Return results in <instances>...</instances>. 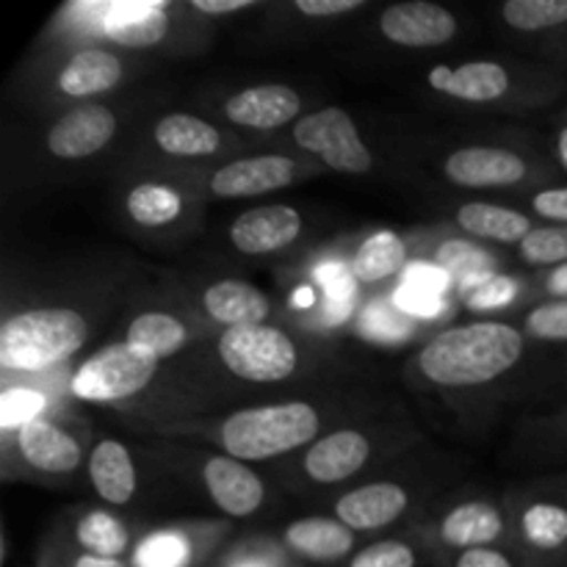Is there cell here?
Wrapping results in <instances>:
<instances>
[{
  "label": "cell",
  "mask_w": 567,
  "mask_h": 567,
  "mask_svg": "<svg viewBox=\"0 0 567 567\" xmlns=\"http://www.w3.org/2000/svg\"><path fill=\"white\" fill-rule=\"evenodd\" d=\"M89 324L72 308H37L17 313L0 327V365L42 371L61 363L86 343Z\"/></svg>",
  "instance_id": "cell-2"
},
{
  "label": "cell",
  "mask_w": 567,
  "mask_h": 567,
  "mask_svg": "<svg viewBox=\"0 0 567 567\" xmlns=\"http://www.w3.org/2000/svg\"><path fill=\"white\" fill-rule=\"evenodd\" d=\"M441 291H446V271L441 266L421 264L408 275L402 291V305L415 313H435L441 302Z\"/></svg>",
  "instance_id": "cell-33"
},
{
  "label": "cell",
  "mask_w": 567,
  "mask_h": 567,
  "mask_svg": "<svg viewBox=\"0 0 567 567\" xmlns=\"http://www.w3.org/2000/svg\"><path fill=\"white\" fill-rule=\"evenodd\" d=\"M219 358L238 380L247 382H280L297 371L299 354L297 343L288 338V332L269 324L233 327L221 332Z\"/></svg>",
  "instance_id": "cell-4"
},
{
  "label": "cell",
  "mask_w": 567,
  "mask_h": 567,
  "mask_svg": "<svg viewBox=\"0 0 567 567\" xmlns=\"http://www.w3.org/2000/svg\"><path fill=\"white\" fill-rule=\"evenodd\" d=\"M349 567H415V551L408 543L380 540L354 554Z\"/></svg>",
  "instance_id": "cell-38"
},
{
  "label": "cell",
  "mask_w": 567,
  "mask_h": 567,
  "mask_svg": "<svg viewBox=\"0 0 567 567\" xmlns=\"http://www.w3.org/2000/svg\"><path fill=\"white\" fill-rule=\"evenodd\" d=\"M166 3H116L105 11V33L125 48H155L169 33Z\"/></svg>",
  "instance_id": "cell-20"
},
{
  "label": "cell",
  "mask_w": 567,
  "mask_h": 567,
  "mask_svg": "<svg viewBox=\"0 0 567 567\" xmlns=\"http://www.w3.org/2000/svg\"><path fill=\"white\" fill-rule=\"evenodd\" d=\"M255 0H192V9L199 14L221 17V14H236V11L252 9Z\"/></svg>",
  "instance_id": "cell-43"
},
{
  "label": "cell",
  "mask_w": 567,
  "mask_h": 567,
  "mask_svg": "<svg viewBox=\"0 0 567 567\" xmlns=\"http://www.w3.org/2000/svg\"><path fill=\"white\" fill-rule=\"evenodd\" d=\"M524 354V336L502 321L452 327L421 349L424 377L443 388L487 385Z\"/></svg>",
  "instance_id": "cell-1"
},
{
  "label": "cell",
  "mask_w": 567,
  "mask_h": 567,
  "mask_svg": "<svg viewBox=\"0 0 567 567\" xmlns=\"http://www.w3.org/2000/svg\"><path fill=\"white\" fill-rule=\"evenodd\" d=\"M72 567H127L122 559H105V557H92V554H83L78 557V563Z\"/></svg>",
  "instance_id": "cell-45"
},
{
  "label": "cell",
  "mask_w": 567,
  "mask_h": 567,
  "mask_svg": "<svg viewBox=\"0 0 567 567\" xmlns=\"http://www.w3.org/2000/svg\"><path fill=\"white\" fill-rule=\"evenodd\" d=\"M17 449L28 465L44 471V474H70L83 460L75 437H70L64 430L44 419H37L17 430Z\"/></svg>",
  "instance_id": "cell-17"
},
{
  "label": "cell",
  "mask_w": 567,
  "mask_h": 567,
  "mask_svg": "<svg viewBox=\"0 0 567 567\" xmlns=\"http://www.w3.org/2000/svg\"><path fill=\"white\" fill-rule=\"evenodd\" d=\"M457 225L463 227L468 236L482 238V241L518 244V247L520 241L535 230V227H532V219L526 214L491 203L463 205V208L457 210Z\"/></svg>",
  "instance_id": "cell-24"
},
{
  "label": "cell",
  "mask_w": 567,
  "mask_h": 567,
  "mask_svg": "<svg viewBox=\"0 0 567 567\" xmlns=\"http://www.w3.org/2000/svg\"><path fill=\"white\" fill-rule=\"evenodd\" d=\"M437 266L446 275L457 277L463 286L468 282V288H476L480 282L491 280L496 258L485 247H480V244L465 241V238H452V241H446L437 249Z\"/></svg>",
  "instance_id": "cell-29"
},
{
  "label": "cell",
  "mask_w": 567,
  "mask_h": 567,
  "mask_svg": "<svg viewBox=\"0 0 567 567\" xmlns=\"http://www.w3.org/2000/svg\"><path fill=\"white\" fill-rule=\"evenodd\" d=\"M319 432V413L308 402L269 404L238 410L221 424L219 441L225 454L255 463L297 452Z\"/></svg>",
  "instance_id": "cell-3"
},
{
  "label": "cell",
  "mask_w": 567,
  "mask_h": 567,
  "mask_svg": "<svg viewBox=\"0 0 567 567\" xmlns=\"http://www.w3.org/2000/svg\"><path fill=\"white\" fill-rule=\"evenodd\" d=\"M532 208H535V214L543 216V219L563 221V225H567V186L546 188V192L535 194Z\"/></svg>",
  "instance_id": "cell-40"
},
{
  "label": "cell",
  "mask_w": 567,
  "mask_h": 567,
  "mask_svg": "<svg viewBox=\"0 0 567 567\" xmlns=\"http://www.w3.org/2000/svg\"><path fill=\"white\" fill-rule=\"evenodd\" d=\"M454 567H515L509 563L507 554L496 551V548H471L457 557Z\"/></svg>",
  "instance_id": "cell-42"
},
{
  "label": "cell",
  "mask_w": 567,
  "mask_h": 567,
  "mask_svg": "<svg viewBox=\"0 0 567 567\" xmlns=\"http://www.w3.org/2000/svg\"><path fill=\"white\" fill-rule=\"evenodd\" d=\"M515 291H518L515 280H509V277H502V275H493L491 280L480 282L476 288H471L468 297H465V302H468L471 310L504 308V305L513 302Z\"/></svg>",
  "instance_id": "cell-39"
},
{
  "label": "cell",
  "mask_w": 567,
  "mask_h": 567,
  "mask_svg": "<svg viewBox=\"0 0 567 567\" xmlns=\"http://www.w3.org/2000/svg\"><path fill=\"white\" fill-rule=\"evenodd\" d=\"M520 258L532 266H565L567 225L535 227V230L520 241Z\"/></svg>",
  "instance_id": "cell-35"
},
{
  "label": "cell",
  "mask_w": 567,
  "mask_h": 567,
  "mask_svg": "<svg viewBox=\"0 0 567 567\" xmlns=\"http://www.w3.org/2000/svg\"><path fill=\"white\" fill-rule=\"evenodd\" d=\"M302 111V97L286 83H264L233 94L225 103V116L233 125L252 131H275L293 122Z\"/></svg>",
  "instance_id": "cell-12"
},
{
  "label": "cell",
  "mask_w": 567,
  "mask_h": 567,
  "mask_svg": "<svg viewBox=\"0 0 567 567\" xmlns=\"http://www.w3.org/2000/svg\"><path fill=\"white\" fill-rule=\"evenodd\" d=\"M548 291L554 293L557 299H567V264L557 266L548 277Z\"/></svg>",
  "instance_id": "cell-44"
},
{
  "label": "cell",
  "mask_w": 567,
  "mask_h": 567,
  "mask_svg": "<svg viewBox=\"0 0 567 567\" xmlns=\"http://www.w3.org/2000/svg\"><path fill=\"white\" fill-rule=\"evenodd\" d=\"M502 14L515 31H548L567 22V0H509Z\"/></svg>",
  "instance_id": "cell-32"
},
{
  "label": "cell",
  "mask_w": 567,
  "mask_h": 567,
  "mask_svg": "<svg viewBox=\"0 0 567 567\" xmlns=\"http://www.w3.org/2000/svg\"><path fill=\"white\" fill-rule=\"evenodd\" d=\"M365 0H297L293 9L305 17H338L363 9Z\"/></svg>",
  "instance_id": "cell-41"
},
{
  "label": "cell",
  "mask_w": 567,
  "mask_h": 567,
  "mask_svg": "<svg viewBox=\"0 0 567 567\" xmlns=\"http://www.w3.org/2000/svg\"><path fill=\"white\" fill-rule=\"evenodd\" d=\"M186 336V324L177 316L158 313V310L136 316L127 327V343L153 360H166L181 352Z\"/></svg>",
  "instance_id": "cell-26"
},
{
  "label": "cell",
  "mask_w": 567,
  "mask_h": 567,
  "mask_svg": "<svg viewBox=\"0 0 567 567\" xmlns=\"http://www.w3.org/2000/svg\"><path fill=\"white\" fill-rule=\"evenodd\" d=\"M293 181V161L286 155H258L221 166L210 177V192L221 199L260 197L286 188Z\"/></svg>",
  "instance_id": "cell-13"
},
{
  "label": "cell",
  "mask_w": 567,
  "mask_h": 567,
  "mask_svg": "<svg viewBox=\"0 0 567 567\" xmlns=\"http://www.w3.org/2000/svg\"><path fill=\"white\" fill-rule=\"evenodd\" d=\"M380 31L399 48H441L457 37V17L437 3L410 0L382 11Z\"/></svg>",
  "instance_id": "cell-7"
},
{
  "label": "cell",
  "mask_w": 567,
  "mask_h": 567,
  "mask_svg": "<svg viewBox=\"0 0 567 567\" xmlns=\"http://www.w3.org/2000/svg\"><path fill=\"white\" fill-rule=\"evenodd\" d=\"M203 480L216 507L233 518H247V515L258 513L266 498L260 476L230 454L210 457L203 468Z\"/></svg>",
  "instance_id": "cell-11"
},
{
  "label": "cell",
  "mask_w": 567,
  "mask_h": 567,
  "mask_svg": "<svg viewBox=\"0 0 567 567\" xmlns=\"http://www.w3.org/2000/svg\"><path fill=\"white\" fill-rule=\"evenodd\" d=\"M293 142L319 155L330 169L347 175H365L374 166L371 150L360 138L358 125L343 109H321L302 116L293 127Z\"/></svg>",
  "instance_id": "cell-6"
},
{
  "label": "cell",
  "mask_w": 567,
  "mask_h": 567,
  "mask_svg": "<svg viewBox=\"0 0 567 567\" xmlns=\"http://www.w3.org/2000/svg\"><path fill=\"white\" fill-rule=\"evenodd\" d=\"M44 408L42 393L25 391V388H11L0 399V424L6 430H22L25 424L39 419Z\"/></svg>",
  "instance_id": "cell-36"
},
{
  "label": "cell",
  "mask_w": 567,
  "mask_h": 567,
  "mask_svg": "<svg viewBox=\"0 0 567 567\" xmlns=\"http://www.w3.org/2000/svg\"><path fill=\"white\" fill-rule=\"evenodd\" d=\"M408 264V244L393 233H377L369 241L360 244L352 260V275L358 282H382L399 275Z\"/></svg>",
  "instance_id": "cell-27"
},
{
  "label": "cell",
  "mask_w": 567,
  "mask_h": 567,
  "mask_svg": "<svg viewBox=\"0 0 567 567\" xmlns=\"http://www.w3.org/2000/svg\"><path fill=\"white\" fill-rule=\"evenodd\" d=\"M158 360L131 343H111L94 352L72 377V393L89 404H111L136 396L153 382Z\"/></svg>",
  "instance_id": "cell-5"
},
{
  "label": "cell",
  "mask_w": 567,
  "mask_h": 567,
  "mask_svg": "<svg viewBox=\"0 0 567 567\" xmlns=\"http://www.w3.org/2000/svg\"><path fill=\"white\" fill-rule=\"evenodd\" d=\"M203 305L210 319L225 324L227 330L233 327H252L266 324L271 313V302L264 291L244 280H219L205 288Z\"/></svg>",
  "instance_id": "cell-19"
},
{
  "label": "cell",
  "mask_w": 567,
  "mask_h": 567,
  "mask_svg": "<svg viewBox=\"0 0 567 567\" xmlns=\"http://www.w3.org/2000/svg\"><path fill=\"white\" fill-rule=\"evenodd\" d=\"M114 133V111L105 105H78L50 127L48 150L61 161H81L100 153Z\"/></svg>",
  "instance_id": "cell-9"
},
{
  "label": "cell",
  "mask_w": 567,
  "mask_h": 567,
  "mask_svg": "<svg viewBox=\"0 0 567 567\" xmlns=\"http://www.w3.org/2000/svg\"><path fill=\"white\" fill-rule=\"evenodd\" d=\"M155 144L177 158H208L221 147V133L192 114H169L155 125Z\"/></svg>",
  "instance_id": "cell-25"
},
{
  "label": "cell",
  "mask_w": 567,
  "mask_h": 567,
  "mask_svg": "<svg viewBox=\"0 0 567 567\" xmlns=\"http://www.w3.org/2000/svg\"><path fill=\"white\" fill-rule=\"evenodd\" d=\"M432 89L465 103H493L509 89V72L498 61H468V64H437L430 72Z\"/></svg>",
  "instance_id": "cell-16"
},
{
  "label": "cell",
  "mask_w": 567,
  "mask_h": 567,
  "mask_svg": "<svg viewBox=\"0 0 567 567\" xmlns=\"http://www.w3.org/2000/svg\"><path fill=\"white\" fill-rule=\"evenodd\" d=\"M408 509V491L396 482H371L338 498L336 518L352 532H377L399 520Z\"/></svg>",
  "instance_id": "cell-14"
},
{
  "label": "cell",
  "mask_w": 567,
  "mask_h": 567,
  "mask_svg": "<svg viewBox=\"0 0 567 567\" xmlns=\"http://www.w3.org/2000/svg\"><path fill=\"white\" fill-rule=\"evenodd\" d=\"M78 543L92 557L120 559L127 551V546H131V535H127L125 524L114 518V515L89 513L78 524Z\"/></svg>",
  "instance_id": "cell-31"
},
{
  "label": "cell",
  "mask_w": 567,
  "mask_h": 567,
  "mask_svg": "<svg viewBox=\"0 0 567 567\" xmlns=\"http://www.w3.org/2000/svg\"><path fill=\"white\" fill-rule=\"evenodd\" d=\"M526 332L537 341H567V299L537 305L526 316Z\"/></svg>",
  "instance_id": "cell-37"
},
{
  "label": "cell",
  "mask_w": 567,
  "mask_h": 567,
  "mask_svg": "<svg viewBox=\"0 0 567 567\" xmlns=\"http://www.w3.org/2000/svg\"><path fill=\"white\" fill-rule=\"evenodd\" d=\"M371 457V443L358 430H338L321 437L305 454V474L319 485H338L358 474Z\"/></svg>",
  "instance_id": "cell-15"
},
{
  "label": "cell",
  "mask_w": 567,
  "mask_h": 567,
  "mask_svg": "<svg viewBox=\"0 0 567 567\" xmlns=\"http://www.w3.org/2000/svg\"><path fill=\"white\" fill-rule=\"evenodd\" d=\"M504 532V518L493 504L468 502L454 507L441 520V537L446 546L471 551V548H491Z\"/></svg>",
  "instance_id": "cell-22"
},
{
  "label": "cell",
  "mask_w": 567,
  "mask_h": 567,
  "mask_svg": "<svg viewBox=\"0 0 567 567\" xmlns=\"http://www.w3.org/2000/svg\"><path fill=\"white\" fill-rule=\"evenodd\" d=\"M557 153H559V161H563V166L567 169V125L559 131V136H557Z\"/></svg>",
  "instance_id": "cell-46"
},
{
  "label": "cell",
  "mask_w": 567,
  "mask_h": 567,
  "mask_svg": "<svg viewBox=\"0 0 567 567\" xmlns=\"http://www.w3.org/2000/svg\"><path fill=\"white\" fill-rule=\"evenodd\" d=\"M127 214L144 227H164L183 214V197L164 183H138L127 194Z\"/></svg>",
  "instance_id": "cell-28"
},
{
  "label": "cell",
  "mask_w": 567,
  "mask_h": 567,
  "mask_svg": "<svg viewBox=\"0 0 567 567\" xmlns=\"http://www.w3.org/2000/svg\"><path fill=\"white\" fill-rule=\"evenodd\" d=\"M449 181L463 188H504L526 177L529 166L513 150L463 147L454 150L443 164Z\"/></svg>",
  "instance_id": "cell-8"
},
{
  "label": "cell",
  "mask_w": 567,
  "mask_h": 567,
  "mask_svg": "<svg viewBox=\"0 0 567 567\" xmlns=\"http://www.w3.org/2000/svg\"><path fill=\"white\" fill-rule=\"evenodd\" d=\"M122 81V64L109 50L89 48L72 55L59 72V89L66 97H92Z\"/></svg>",
  "instance_id": "cell-23"
},
{
  "label": "cell",
  "mask_w": 567,
  "mask_h": 567,
  "mask_svg": "<svg viewBox=\"0 0 567 567\" xmlns=\"http://www.w3.org/2000/svg\"><path fill=\"white\" fill-rule=\"evenodd\" d=\"M89 476L103 498L111 507H122L136 493V465H133L131 452L120 441H100L89 457Z\"/></svg>",
  "instance_id": "cell-21"
},
{
  "label": "cell",
  "mask_w": 567,
  "mask_h": 567,
  "mask_svg": "<svg viewBox=\"0 0 567 567\" xmlns=\"http://www.w3.org/2000/svg\"><path fill=\"white\" fill-rule=\"evenodd\" d=\"M520 532L529 546L540 551H559L567 546V509L554 502L532 504L520 515Z\"/></svg>",
  "instance_id": "cell-30"
},
{
  "label": "cell",
  "mask_w": 567,
  "mask_h": 567,
  "mask_svg": "<svg viewBox=\"0 0 567 567\" xmlns=\"http://www.w3.org/2000/svg\"><path fill=\"white\" fill-rule=\"evenodd\" d=\"M288 551L308 563H341L354 548V532L338 518H299L282 532Z\"/></svg>",
  "instance_id": "cell-18"
},
{
  "label": "cell",
  "mask_w": 567,
  "mask_h": 567,
  "mask_svg": "<svg viewBox=\"0 0 567 567\" xmlns=\"http://www.w3.org/2000/svg\"><path fill=\"white\" fill-rule=\"evenodd\" d=\"M302 233V216L291 205H260L233 221L230 241L244 255H269L286 249Z\"/></svg>",
  "instance_id": "cell-10"
},
{
  "label": "cell",
  "mask_w": 567,
  "mask_h": 567,
  "mask_svg": "<svg viewBox=\"0 0 567 567\" xmlns=\"http://www.w3.org/2000/svg\"><path fill=\"white\" fill-rule=\"evenodd\" d=\"M192 559V548H188L186 537L177 532H158L142 540L136 548L133 565L136 567H186Z\"/></svg>",
  "instance_id": "cell-34"
}]
</instances>
